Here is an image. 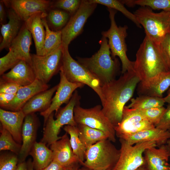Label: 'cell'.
Returning a JSON list of instances; mask_svg holds the SVG:
<instances>
[{"instance_id": "6da1fadb", "label": "cell", "mask_w": 170, "mask_h": 170, "mask_svg": "<svg viewBox=\"0 0 170 170\" xmlns=\"http://www.w3.org/2000/svg\"><path fill=\"white\" fill-rule=\"evenodd\" d=\"M140 82L132 70L101 86L102 110L114 127L121 121L124 108L131 99Z\"/></svg>"}, {"instance_id": "7a4b0ae2", "label": "cell", "mask_w": 170, "mask_h": 170, "mask_svg": "<svg viewBox=\"0 0 170 170\" xmlns=\"http://www.w3.org/2000/svg\"><path fill=\"white\" fill-rule=\"evenodd\" d=\"M136 57L133 70L140 80L139 88L148 86L162 75L170 72L159 45L146 35Z\"/></svg>"}, {"instance_id": "3957f363", "label": "cell", "mask_w": 170, "mask_h": 170, "mask_svg": "<svg viewBox=\"0 0 170 170\" xmlns=\"http://www.w3.org/2000/svg\"><path fill=\"white\" fill-rule=\"evenodd\" d=\"M98 51L89 58L77 57V61L99 81L101 86L115 79L119 67L117 58L111 56L107 39L102 36Z\"/></svg>"}, {"instance_id": "277c9868", "label": "cell", "mask_w": 170, "mask_h": 170, "mask_svg": "<svg viewBox=\"0 0 170 170\" xmlns=\"http://www.w3.org/2000/svg\"><path fill=\"white\" fill-rule=\"evenodd\" d=\"M133 14L144 27L145 35L157 44L170 33V12L155 13L148 7H141Z\"/></svg>"}, {"instance_id": "5b68a950", "label": "cell", "mask_w": 170, "mask_h": 170, "mask_svg": "<svg viewBox=\"0 0 170 170\" xmlns=\"http://www.w3.org/2000/svg\"><path fill=\"white\" fill-rule=\"evenodd\" d=\"M110 25L106 31H102L101 35L108 39L112 57L115 59L118 57L122 64V73L133 70L134 61H130L127 55V46L126 38L128 35V27L126 25L118 26L116 23L115 16L117 11L108 8Z\"/></svg>"}, {"instance_id": "8992f818", "label": "cell", "mask_w": 170, "mask_h": 170, "mask_svg": "<svg viewBox=\"0 0 170 170\" xmlns=\"http://www.w3.org/2000/svg\"><path fill=\"white\" fill-rule=\"evenodd\" d=\"M109 139L100 141L88 148L82 165L93 170H111L120 156L117 149Z\"/></svg>"}, {"instance_id": "52a82bcc", "label": "cell", "mask_w": 170, "mask_h": 170, "mask_svg": "<svg viewBox=\"0 0 170 170\" xmlns=\"http://www.w3.org/2000/svg\"><path fill=\"white\" fill-rule=\"evenodd\" d=\"M80 99V96L76 91L67 105L59 109L55 114V120L54 118L53 112L49 116L44 124L43 134L41 142L50 145L61 138L58 135L63 126H77L74 118V110L76 105L79 104Z\"/></svg>"}, {"instance_id": "ba28073f", "label": "cell", "mask_w": 170, "mask_h": 170, "mask_svg": "<svg viewBox=\"0 0 170 170\" xmlns=\"http://www.w3.org/2000/svg\"><path fill=\"white\" fill-rule=\"evenodd\" d=\"M60 69L70 82L81 83L92 88L100 99L102 97L99 81L87 68L74 59L71 55L68 48L63 47L62 65Z\"/></svg>"}, {"instance_id": "9c48e42d", "label": "cell", "mask_w": 170, "mask_h": 170, "mask_svg": "<svg viewBox=\"0 0 170 170\" xmlns=\"http://www.w3.org/2000/svg\"><path fill=\"white\" fill-rule=\"evenodd\" d=\"M102 109L100 105L85 109L78 104L74 110L75 120L77 125L83 124L104 132L109 140L115 142L116 136L114 126L104 114Z\"/></svg>"}, {"instance_id": "30bf717a", "label": "cell", "mask_w": 170, "mask_h": 170, "mask_svg": "<svg viewBox=\"0 0 170 170\" xmlns=\"http://www.w3.org/2000/svg\"><path fill=\"white\" fill-rule=\"evenodd\" d=\"M121 144L119 158L111 170H135L145 164L144 153L147 149L157 147L154 141L138 143L131 145L119 139Z\"/></svg>"}, {"instance_id": "8fae6325", "label": "cell", "mask_w": 170, "mask_h": 170, "mask_svg": "<svg viewBox=\"0 0 170 170\" xmlns=\"http://www.w3.org/2000/svg\"><path fill=\"white\" fill-rule=\"evenodd\" d=\"M63 47L43 56L31 54V66L36 78L47 84L53 76L60 71L62 65Z\"/></svg>"}, {"instance_id": "7c38bea8", "label": "cell", "mask_w": 170, "mask_h": 170, "mask_svg": "<svg viewBox=\"0 0 170 170\" xmlns=\"http://www.w3.org/2000/svg\"><path fill=\"white\" fill-rule=\"evenodd\" d=\"M97 4L88 0L82 1L77 11L70 17L66 26L61 30L62 46L68 48L71 42L83 31L88 18L93 13Z\"/></svg>"}, {"instance_id": "4fadbf2b", "label": "cell", "mask_w": 170, "mask_h": 170, "mask_svg": "<svg viewBox=\"0 0 170 170\" xmlns=\"http://www.w3.org/2000/svg\"><path fill=\"white\" fill-rule=\"evenodd\" d=\"M155 127L147 120L139 110L124 108L120 122L114 127L116 136L119 139L142 131Z\"/></svg>"}, {"instance_id": "5bb4252c", "label": "cell", "mask_w": 170, "mask_h": 170, "mask_svg": "<svg viewBox=\"0 0 170 170\" xmlns=\"http://www.w3.org/2000/svg\"><path fill=\"white\" fill-rule=\"evenodd\" d=\"M60 73V81L55 95L52 99L51 104L47 110L40 112V115L44 118V124L52 113L55 111L56 114L62 105L69 102L73 93L77 88L83 87L84 85L81 83H72L69 81L61 69Z\"/></svg>"}, {"instance_id": "9a60e30c", "label": "cell", "mask_w": 170, "mask_h": 170, "mask_svg": "<svg viewBox=\"0 0 170 170\" xmlns=\"http://www.w3.org/2000/svg\"><path fill=\"white\" fill-rule=\"evenodd\" d=\"M4 5L13 10L24 22L34 14L47 13L52 8L53 2L46 0H3Z\"/></svg>"}, {"instance_id": "2e32d148", "label": "cell", "mask_w": 170, "mask_h": 170, "mask_svg": "<svg viewBox=\"0 0 170 170\" xmlns=\"http://www.w3.org/2000/svg\"><path fill=\"white\" fill-rule=\"evenodd\" d=\"M39 121L34 113L26 116L22 129V143L18 155L19 163L25 161L33 145L35 143Z\"/></svg>"}, {"instance_id": "e0dca14e", "label": "cell", "mask_w": 170, "mask_h": 170, "mask_svg": "<svg viewBox=\"0 0 170 170\" xmlns=\"http://www.w3.org/2000/svg\"><path fill=\"white\" fill-rule=\"evenodd\" d=\"M48 87L47 84L36 79L31 84L21 86L16 94L14 99L1 108L12 111L20 110L26 104L33 96L47 90Z\"/></svg>"}, {"instance_id": "ac0fdd59", "label": "cell", "mask_w": 170, "mask_h": 170, "mask_svg": "<svg viewBox=\"0 0 170 170\" xmlns=\"http://www.w3.org/2000/svg\"><path fill=\"white\" fill-rule=\"evenodd\" d=\"M50 146L53 153V161L62 166L66 167L75 163H79L77 157L73 152L67 133Z\"/></svg>"}, {"instance_id": "d6986e66", "label": "cell", "mask_w": 170, "mask_h": 170, "mask_svg": "<svg viewBox=\"0 0 170 170\" xmlns=\"http://www.w3.org/2000/svg\"><path fill=\"white\" fill-rule=\"evenodd\" d=\"M150 147L144 153L146 170H169V150L166 145Z\"/></svg>"}, {"instance_id": "ffe728a7", "label": "cell", "mask_w": 170, "mask_h": 170, "mask_svg": "<svg viewBox=\"0 0 170 170\" xmlns=\"http://www.w3.org/2000/svg\"><path fill=\"white\" fill-rule=\"evenodd\" d=\"M25 116L21 110L12 111L0 109L1 126L8 131L14 140L20 144L22 143V129Z\"/></svg>"}, {"instance_id": "44dd1931", "label": "cell", "mask_w": 170, "mask_h": 170, "mask_svg": "<svg viewBox=\"0 0 170 170\" xmlns=\"http://www.w3.org/2000/svg\"><path fill=\"white\" fill-rule=\"evenodd\" d=\"M36 77L31 66L26 61L21 60L8 72L1 76L0 79L13 82L21 86L33 83Z\"/></svg>"}, {"instance_id": "7402d4cb", "label": "cell", "mask_w": 170, "mask_h": 170, "mask_svg": "<svg viewBox=\"0 0 170 170\" xmlns=\"http://www.w3.org/2000/svg\"><path fill=\"white\" fill-rule=\"evenodd\" d=\"M170 138V132L155 128L144 130L138 133L124 136L121 138L131 145L138 143L155 142L157 146L165 144Z\"/></svg>"}, {"instance_id": "603a6c76", "label": "cell", "mask_w": 170, "mask_h": 170, "mask_svg": "<svg viewBox=\"0 0 170 170\" xmlns=\"http://www.w3.org/2000/svg\"><path fill=\"white\" fill-rule=\"evenodd\" d=\"M9 19L8 23L1 24V33L2 40L0 44V50L9 48L13 41L19 33L24 22L11 8L8 12Z\"/></svg>"}, {"instance_id": "cb8c5ba5", "label": "cell", "mask_w": 170, "mask_h": 170, "mask_svg": "<svg viewBox=\"0 0 170 170\" xmlns=\"http://www.w3.org/2000/svg\"><path fill=\"white\" fill-rule=\"evenodd\" d=\"M32 37L24 23L9 48L18 59L26 61L31 65V60L30 50L32 44Z\"/></svg>"}, {"instance_id": "d4e9b609", "label": "cell", "mask_w": 170, "mask_h": 170, "mask_svg": "<svg viewBox=\"0 0 170 170\" xmlns=\"http://www.w3.org/2000/svg\"><path fill=\"white\" fill-rule=\"evenodd\" d=\"M47 15V13L38 12L32 15L24 22L31 34L35 43L36 54L38 55H41L46 35L42 19Z\"/></svg>"}, {"instance_id": "484cf974", "label": "cell", "mask_w": 170, "mask_h": 170, "mask_svg": "<svg viewBox=\"0 0 170 170\" xmlns=\"http://www.w3.org/2000/svg\"><path fill=\"white\" fill-rule=\"evenodd\" d=\"M58 85L33 96L24 105L21 110L26 116L37 111H44L50 106L52 96Z\"/></svg>"}, {"instance_id": "4316f807", "label": "cell", "mask_w": 170, "mask_h": 170, "mask_svg": "<svg viewBox=\"0 0 170 170\" xmlns=\"http://www.w3.org/2000/svg\"><path fill=\"white\" fill-rule=\"evenodd\" d=\"M29 155L32 156L34 170H41L48 166L53 161L52 151L41 142H36Z\"/></svg>"}, {"instance_id": "83f0119b", "label": "cell", "mask_w": 170, "mask_h": 170, "mask_svg": "<svg viewBox=\"0 0 170 170\" xmlns=\"http://www.w3.org/2000/svg\"><path fill=\"white\" fill-rule=\"evenodd\" d=\"M170 87V72L160 76L148 86L138 88L140 95H144L163 98V94Z\"/></svg>"}, {"instance_id": "f1b7e54d", "label": "cell", "mask_w": 170, "mask_h": 170, "mask_svg": "<svg viewBox=\"0 0 170 170\" xmlns=\"http://www.w3.org/2000/svg\"><path fill=\"white\" fill-rule=\"evenodd\" d=\"M46 16L42 19L45 30L46 35L41 56L48 54L62 46L61 31L51 30L48 24Z\"/></svg>"}, {"instance_id": "f546056e", "label": "cell", "mask_w": 170, "mask_h": 170, "mask_svg": "<svg viewBox=\"0 0 170 170\" xmlns=\"http://www.w3.org/2000/svg\"><path fill=\"white\" fill-rule=\"evenodd\" d=\"M77 127L79 137L87 149L100 141L108 139L107 135L100 130L82 124Z\"/></svg>"}, {"instance_id": "4dcf8cb0", "label": "cell", "mask_w": 170, "mask_h": 170, "mask_svg": "<svg viewBox=\"0 0 170 170\" xmlns=\"http://www.w3.org/2000/svg\"><path fill=\"white\" fill-rule=\"evenodd\" d=\"M63 129L70 136V142L73 152L77 157L80 164L82 165L85 159L86 148L83 144L79 136L77 126L66 125Z\"/></svg>"}, {"instance_id": "1f68e13d", "label": "cell", "mask_w": 170, "mask_h": 170, "mask_svg": "<svg viewBox=\"0 0 170 170\" xmlns=\"http://www.w3.org/2000/svg\"><path fill=\"white\" fill-rule=\"evenodd\" d=\"M130 101V103L127 106L139 110L163 106L165 103L163 98L144 95H139L136 98H131Z\"/></svg>"}, {"instance_id": "d6a6232c", "label": "cell", "mask_w": 170, "mask_h": 170, "mask_svg": "<svg viewBox=\"0 0 170 170\" xmlns=\"http://www.w3.org/2000/svg\"><path fill=\"white\" fill-rule=\"evenodd\" d=\"M71 15L68 12L58 8H52L47 13V19L54 31H61L66 26Z\"/></svg>"}, {"instance_id": "836d02e7", "label": "cell", "mask_w": 170, "mask_h": 170, "mask_svg": "<svg viewBox=\"0 0 170 170\" xmlns=\"http://www.w3.org/2000/svg\"><path fill=\"white\" fill-rule=\"evenodd\" d=\"M122 2L128 7L138 5L153 10L170 12V0H123Z\"/></svg>"}, {"instance_id": "e575fe53", "label": "cell", "mask_w": 170, "mask_h": 170, "mask_svg": "<svg viewBox=\"0 0 170 170\" xmlns=\"http://www.w3.org/2000/svg\"><path fill=\"white\" fill-rule=\"evenodd\" d=\"M91 3L104 5L107 8H112L121 12L125 16L129 19L139 28H141V26L138 21L134 14L128 11L125 7L121 0H88Z\"/></svg>"}, {"instance_id": "d590c367", "label": "cell", "mask_w": 170, "mask_h": 170, "mask_svg": "<svg viewBox=\"0 0 170 170\" xmlns=\"http://www.w3.org/2000/svg\"><path fill=\"white\" fill-rule=\"evenodd\" d=\"M0 150H9L18 155L21 144L17 143L10 133L1 126L0 127Z\"/></svg>"}, {"instance_id": "8d00e7d4", "label": "cell", "mask_w": 170, "mask_h": 170, "mask_svg": "<svg viewBox=\"0 0 170 170\" xmlns=\"http://www.w3.org/2000/svg\"><path fill=\"white\" fill-rule=\"evenodd\" d=\"M80 0H59L53 2L52 8L64 10L71 15L78 10L82 2Z\"/></svg>"}, {"instance_id": "74e56055", "label": "cell", "mask_w": 170, "mask_h": 170, "mask_svg": "<svg viewBox=\"0 0 170 170\" xmlns=\"http://www.w3.org/2000/svg\"><path fill=\"white\" fill-rule=\"evenodd\" d=\"M166 109L163 106L139 110L144 117L155 127L160 122Z\"/></svg>"}, {"instance_id": "f35d334b", "label": "cell", "mask_w": 170, "mask_h": 170, "mask_svg": "<svg viewBox=\"0 0 170 170\" xmlns=\"http://www.w3.org/2000/svg\"><path fill=\"white\" fill-rule=\"evenodd\" d=\"M19 160L18 155L13 153L1 154L0 170H17Z\"/></svg>"}, {"instance_id": "ab89813d", "label": "cell", "mask_w": 170, "mask_h": 170, "mask_svg": "<svg viewBox=\"0 0 170 170\" xmlns=\"http://www.w3.org/2000/svg\"><path fill=\"white\" fill-rule=\"evenodd\" d=\"M20 60L9 50L8 52L0 59V75H3L8 69H12Z\"/></svg>"}, {"instance_id": "60d3db41", "label": "cell", "mask_w": 170, "mask_h": 170, "mask_svg": "<svg viewBox=\"0 0 170 170\" xmlns=\"http://www.w3.org/2000/svg\"><path fill=\"white\" fill-rule=\"evenodd\" d=\"M159 48L170 71V33H168L159 45Z\"/></svg>"}, {"instance_id": "b9f144b4", "label": "cell", "mask_w": 170, "mask_h": 170, "mask_svg": "<svg viewBox=\"0 0 170 170\" xmlns=\"http://www.w3.org/2000/svg\"><path fill=\"white\" fill-rule=\"evenodd\" d=\"M21 87L16 83L0 79V93L16 94Z\"/></svg>"}, {"instance_id": "7bdbcfd3", "label": "cell", "mask_w": 170, "mask_h": 170, "mask_svg": "<svg viewBox=\"0 0 170 170\" xmlns=\"http://www.w3.org/2000/svg\"><path fill=\"white\" fill-rule=\"evenodd\" d=\"M155 127L164 131H167L170 128V105L166 108L160 122Z\"/></svg>"}, {"instance_id": "ee69618b", "label": "cell", "mask_w": 170, "mask_h": 170, "mask_svg": "<svg viewBox=\"0 0 170 170\" xmlns=\"http://www.w3.org/2000/svg\"><path fill=\"white\" fill-rule=\"evenodd\" d=\"M16 94L0 93V106L2 108L8 104L14 98Z\"/></svg>"}, {"instance_id": "f6af8a7d", "label": "cell", "mask_w": 170, "mask_h": 170, "mask_svg": "<svg viewBox=\"0 0 170 170\" xmlns=\"http://www.w3.org/2000/svg\"><path fill=\"white\" fill-rule=\"evenodd\" d=\"M65 167L53 161L48 166L41 170H65Z\"/></svg>"}, {"instance_id": "bcb514c9", "label": "cell", "mask_w": 170, "mask_h": 170, "mask_svg": "<svg viewBox=\"0 0 170 170\" xmlns=\"http://www.w3.org/2000/svg\"><path fill=\"white\" fill-rule=\"evenodd\" d=\"M4 3L3 0L0 1V22L1 24H4L5 20V11L4 8Z\"/></svg>"}, {"instance_id": "7dc6e473", "label": "cell", "mask_w": 170, "mask_h": 170, "mask_svg": "<svg viewBox=\"0 0 170 170\" xmlns=\"http://www.w3.org/2000/svg\"><path fill=\"white\" fill-rule=\"evenodd\" d=\"M17 170H27V162L25 161L19 163Z\"/></svg>"}, {"instance_id": "c3c4849f", "label": "cell", "mask_w": 170, "mask_h": 170, "mask_svg": "<svg viewBox=\"0 0 170 170\" xmlns=\"http://www.w3.org/2000/svg\"><path fill=\"white\" fill-rule=\"evenodd\" d=\"M79 163H75L65 167V170H78L79 168Z\"/></svg>"}, {"instance_id": "681fc988", "label": "cell", "mask_w": 170, "mask_h": 170, "mask_svg": "<svg viewBox=\"0 0 170 170\" xmlns=\"http://www.w3.org/2000/svg\"><path fill=\"white\" fill-rule=\"evenodd\" d=\"M163 99L165 103H167L170 105V88L168 89L167 95L163 98Z\"/></svg>"}, {"instance_id": "f907efd6", "label": "cell", "mask_w": 170, "mask_h": 170, "mask_svg": "<svg viewBox=\"0 0 170 170\" xmlns=\"http://www.w3.org/2000/svg\"><path fill=\"white\" fill-rule=\"evenodd\" d=\"M27 164V170H34L33 167L32 161L31 159H29L26 162Z\"/></svg>"}, {"instance_id": "816d5d0a", "label": "cell", "mask_w": 170, "mask_h": 170, "mask_svg": "<svg viewBox=\"0 0 170 170\" xmlns=\"http://www.w3.org/2000/svg\"><path fill=\"white\" fill-rule=\"evenodd\" d=\"M135 170H146L144 166H143L139 167Z\"/></svg>"}, {"instance_id": "f5cc1de1", "label": "cell", "mask_w": 170, "mask_h": 170, "mask_svg": "<svg viewBox=\"0 0 170 170\" xmlns=\"http://www.w3.org/2000/svg\"><path fill=\"white\" fill-rule=\"evenodd\" d=\"M166 144V145L168 149L170 150V138L167 141Z\"/></svg>"}, {"instance_id": "db71d44e", "label": "cell", "mask_w": 170, "mask_h": 170, "mask_svg": "<svg viewBox=\"0 0 170 170\" xmlns=\"http://www.w3.org/2000/svg\"><path fill=\"white\" fill-rule=\"evenodd\" d=\"M78 170H91V169L87 168L86 167H82L81 168H79L78 169Z\"/></svg>"}, {"instance_id": "11a10c76", "label": "cell", "mask_w": 170, "mask_h": 170, "mask_svg": "<svg viewBox=\"0 0 170 170\" xmlns=\"http://www.w3.org/2000/svg\"><path fill=\"white\" fill-rule=\"evenodd\" d=\"M169 156H170V150H169ZM169 170H170V167L169 168Z\"/></svg>"}, {"instance_id": "9f6ffc18", "label": "cell", "mask_w": 170, "mask_h": 170, "mask_svg": "<svg viewBox=\"0 0 170 170\" xmlns=\"http://www.w3.org/2000/svg\"><path fill=\"white\" fill-rule=\"evenodd\" d=\"M168 131L170 132V128H169Z\"/></svg>"}, {"instance_id": "6f0895ef", "label": "cell", "mask_w": 170, "mask_h": 170, "mask_svg": "<svg viewBox=\"0 0 170 170\" xmlns=\"http://www.w3.org/2000/svg\"></svg>"}]
</instances>
